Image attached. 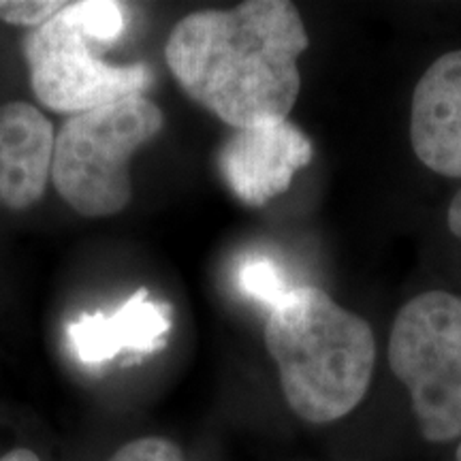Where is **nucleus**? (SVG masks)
<instances>
[{
    "label": "nucleus",
    "instance_id": "nucleus-1",
    "mask_svg": "<svg viewBox=\"0 0 461 461\" xmlns=\"http://www.w3.org/2000/svg\"><path fill=\"white\" fill-rule=\"evenodd\" d=\"M308 45L295 5L250 0L184 17L165 58L190 99L240 131L288 118L302 90L297 58Z\"/></svg>",
    "mask_w": 461,
    "mask_h": 461
},
{
    "label": "nucleus",
    "instance_id": "nucleus-2",
    "mask_svg": "<svg viewBox=\"0 0 461 461\" xmlns=\"http://www.w3.org/2000/svg\"><path fill=\"white\" fill-rule=\"evenodd\" d=\"M265 346L282 393L299 419L331 423L359 406L370 389L376 342L359 314L316 286H295L265 322Z\"/></svg>",
    "mask_w": 461,
    "mask_h": 461
},
{
    "label": "nucleus",
    "instance_id": "nucleus-3",
    "mask_svg": "<svg viewBox=\"0 0 461 461\" xmlns=\"http://www.w3.org/2000/svg\"><path fill=\"white\" fill-rule=\"evenodd\" d=\"M124 7L113 0L67 3L26 37L24 54L37 99L58 113L90 109L143 96L152 84L146 62L112 65L96 45L113 43L124 32Z\"/></svg>",
    "mask_w": 461,
    "mask_h": 461
},
{
    "label": "nucleus",
    "instance_id": "nucleus-4",
    "mask_svg": "<svg viewBox=\"0 0 461 461\" xmlns=\"http://www.w3.org/2000/svg\"><path fill=\"white\" fill-rule=\"evenodd\" d=\"M163 129V112L146 96L68 115L54 141L51 182L77 214H120L132 197L131 158Z\"/></svg>",
    "mask_w": 461,
    "mask_h": 461
},
{
    "label": "nucleus",
    "instance_id": "nucleus-5",
    "mask_svg": "<svg viewBox=\"0 0 461 461\" xmlns=\"http://www.w3.org/2000/svg\"><path fill=\"white\" fill-rule=\"evenodd\" d=\"M389 366L408 389L425 440L461 436V297L429 291L397 312Z\"/></svg>",
    "mask_w": 461,
    "mask_h": 461
},
{
    "label": "nucleus",
    "instance_id": "nucleus-6",
    "mask_svg": "<svg viewBox=\"0 0 461 461\" xmlns=\"http://www.w3.org/2000/svg\"><path fill=\"white\" fill-rule=\"evenodd\" d=\"M310 160L312 141L299 126L282 120L235 131L221 149L218 167L235 197L258 207L286 193Z\"/></svg>",
    "mask_w": 461,
    "mask_h": 461
},
{
    "label": "nucleus",
    "instance_id": "nucleus-7",
    "mask_svg": "<svg viewBox=\"0 0 461 461\" xmlns=\"http://www.w3.org/2000/svg\"><path fill=\"white\" fill-rule=\"evenodd\" d=\"M411 143L428 169L461 177V50L431 62L411 105Z\"/></svg>",
    "mask_w": 461,
    "mask_h": 461
},
{
    "label": "nucleus",
    "instance_id": "nucleus-8",
    "mask_svg": "<svg viewBox=\"0 0 461 461\" xmlns=\"http://www.w3.org/2000/svg\"><path fill=\"white\" fill-rule=\"evenodd\" d=\"M171 325V305L140 288L113 312L79 314L67 325V339L79 361L103 366L124 353H158L167 346Z\"/></svg>",
    "mask_w": 461,
    "mask_h": 461
},
{
    "label": "nucleus",
    "instance_id": "nucleus-9",
    "mask_svg": "<svg viewBox=\"0 0 461 461\" xmlns=\"http://www.w3.org/2000/svg\"><path fill=\"white\" fill-rule=\"evenodd\" d=\"M54 126L28 103L0 105V205L26 210L51 180Z\"/></svg>",
    "mask_w": 461,
    "mask_h": 461
},
{
    "label": "nucleus",
    "instance_id": "nucleus-10",
    "mask_svg": "<svg viewBox=\"0 0 461 461\" xmlns=\"http://www.w3.org/2000/svg\"><path fill=\"white\" fill-rule=\"evenodd\" d=\"M235 285L241 295L265 305L269 312L295 288L288 285L285 269L265 255H250L240 261L235 269Z\"/></svg>",
    "mask_w": 461,
    "mask_h": 461
},
{
    "label": "nucleus",
    "instance_id": "nucleus-11",
    "mask_svg": "<svg viewBox=\"0 0 461 461\" xmlns=\"http://www.w3.org/2000/svg\"><path fill=\"white\" fill-rule=\"evenodd\" d=\"M67 3H32V0H15V3H5L0 0V20L9 22V24H20L28 28H39L45 22H50L58 11L65 9Z\"/></svg>",
    "mask_w": 461,
    "mask_h": 461
},
{
    "label": "nucleus",
    "instance_id": "nucleus-12",
    "mask_svg": "<svg viewBox=\"0 0 461 461\" xmlns=\"http://www.w3.org/2000/svg\"><path fill=\"white\" fill-rule=\"evenodd\" d=\"M109 461H182V453L163 438H141L120 448Z\"/></svg>",
    "mask_w": 461,
    "mask_h": 461
},
{
    "label": "nucleus",
    "instance_id": "nucleus-13",
    "mask_svg": "<svg viewBox=\"0 0 461 461\" xmlns=\"http://www.w3.org/2000/svg\"><path fill=\"white\" fill-rule=\"evenodd\" d=\"M447 224H448V230H451L455 238L461 240V190L457 194H455L451 205H448Z\"/></svg>",
    "mask_w": 461,
    "mask_h": 461
},
{
    "label": "nucleus",
    "instance_id": "nucleus-14",
    "mask_svg": "<svg viewBox=\"0 0 461 461\" xmlns=\"http://www.w3.org/2000/svg\"><path fill=\"white\" fill-rule=\"evenodd\" d=\"M0 461H41V459H39L32 451H28V448H15V451L7 453Z\"/></svg>",
    "mask_w": 461,
    "mask_h": 461
},
{
    "label": "nucleus",
    "instance_id": "nucleus-15",
    "mask_svg": "<svg viewBox=\"0 0 461 461\" xmlns=\"http://www.w3.org/2000/svg\"><path fill=\"white\" fill-rule=\"evenodd\" d=\"M455 461H461V445H459V448H457V457H455Z\"/></svg>",
    "mask_w": 461,
    "mask_h": 461
}]
</instances>
